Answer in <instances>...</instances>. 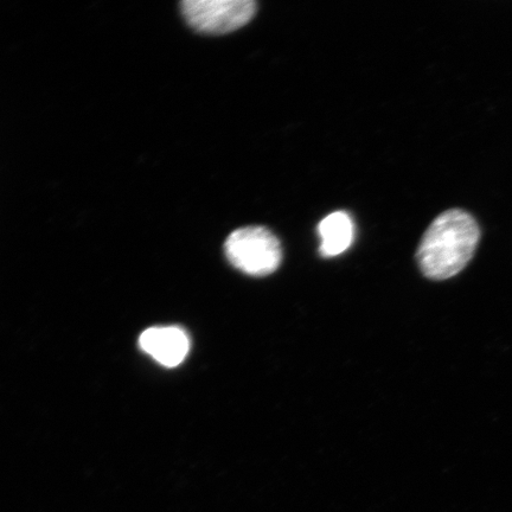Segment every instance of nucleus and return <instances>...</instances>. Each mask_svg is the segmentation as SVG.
<instances>
[{"instance_id":"2","label":"nucleus","mask_w":512,"mask_h":512,"mask_svg":"<svg viewBox=\"0 0 512 512\" xmlns=\"http://www.w3.org/2000/svg\"><path fill=\"white\" fill-rule=\"evenodd\" d=\"M227 259L239 271L253 277H266L278 270L283 251L270 229L260 226L234 230L224 243Z\"/></svg>"},{"instance_id":"3","label":"nucleus","mask_w":512,"mask_h":512,"mask_svg":"<svg viewBox=\"0 0 512 512\" xmlns=\"http://www.w3.org/2000/svg\"><path fill=\"white\" fill-rule=\"evenodd\" d=\"M181 9L192 29L207 35H224L251 22L256 14V3L253 0H185Z\"/></svg>"},{"instance_id":"1","label":"nucleus","mask_w":512,"mask_h":512,"mask_svg":"<svg viewBox=\"0 0 512 512\" xmlns=\"http://www.w3.org/2000/svg\"><path fill=\"white\" fill-rule=\"evenodd\" d=\"M480 239L475 217L462 209L440 214L422 236L416 260L426 278L441 281L469 265Z\"/></svg>"},{"instance_id":"4","label":"nucleus","mask_w":512,"mask_h":512,"mask_svg":"<svg viewBox=\"0 0 512 512\" xmlns=\"http://www.w3.org/2000/svg\"><path fill=\"white\" fill-rule=\"evenodd\" d=\"M139 347L162 366L175 368L188 356L190 339L178 326H159L140 335Z\"/></svg>"},{"instance_id":"5","label":"nucleus","mask_w":512,"mask_h":512,"mask_svg":"<svg viewBox=\"0 0 512 512\" xmlns=\"http://www.w3.org/2000/svg\"><path fill=\"white\" fill-rule=\"evenodd\" d=\"M320 243L319 252L325 258L344 253L355 238V226L345 211H335L318 224Z\"/></svg>"}]
</instances>
